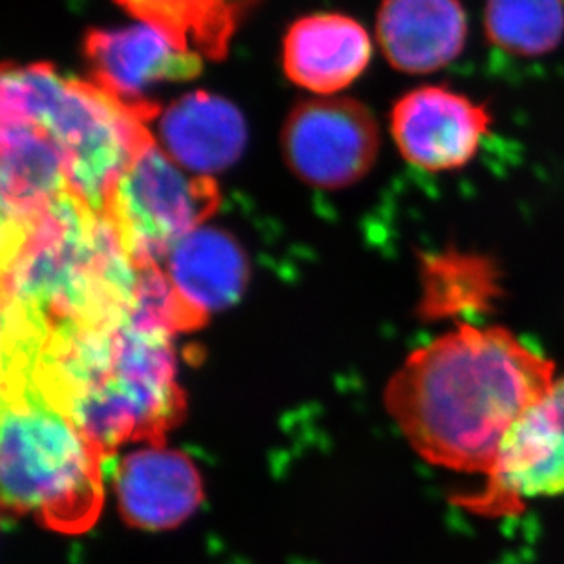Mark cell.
Wrapping results in <instances>:
<instances>
[{
	"label": "cell",
	"instance_id": "obj_6",
	"mask_svg": "<svg viewBox=\"0 0 564 564\" xmlns=\"http://www.w3.org/2000/svg\"><path fill=\"white\" fill-rule=\"evenodd\" d=\"M378 149L377 119L355 99L300 102L283 124V158L314 188L351 187L373 169Z\"/></svg>",
	"mask_w": 564,
	"mask_h": 564
},
{
	"label": "cell",
	"instance_id": "obj_8",
	"mask_svg": "<svg viewBox=\"0 0 564 564\" xmlns=\"http://www.w3.org/2000/svg\"><path fill=\"white\" fill-rule=\"evenodd\" d=\"M491 112L463 91L426 85L394 102L389 128L410 165L426 172L460 171L490 133Z\"/></svg>",
	"mask_w": 564,
	"mask_h": 564
},
{
	"label": "cell",
	"instance_id": "obj_14",
	"mask_svg": "<svg viewBox=\"0 0 564 564\" xmlns=\"http://www.w3.org/2000/svg\"><path fill=\"white\" fill-rule=\"evenodd\" d=\"M166 278L180 299L207 319L241 299L249 282V258L235 236L214 227L192 230L172 247Z\"/></svg>",
	"mask_w": 564,
	"mask_h": 564
},
{
	"label": "cell",
	"instance_id": "obj_10",
	"mask_svg": "<svg viewBox=\"0 0 564 564\" xmlns=\"http://www.w3.org/2000/svg\"><path fill=\"white\" fill-rule=\"evenodd\" d=\"M113 490L124 522L150 532L180 527L203 501L196 464L163 442L128 453L116 469Z\"/></svg>",
	"mask_w": 564,
	"mask_h": 564
},
{
	"label": "cell",
	"instance_id": "obj_18",
	"mask_svg": "<svg viewBox=\"0 0 564 564\" xmlns=\"http://www.w3.org/2000/svg\"><path fill=\"white\" fill-rule=\"evenodd\" d=\"M482 24L501 54L538 59L564 41V0H485Z\"/></svg>",
	"mask_w": 564,
	"mask_h": 564
},
{
	"label": "cell",
	"instance_id": "obj_5",
	"mask_svg": "<svg viewBox=\"0 0 564 564\" xmlns=\"http://www.w3.org/2000/svg\"><path fill=\"white\" fill-rule=\"evenodd\" d=\"M218 207V183L176 165L154 141L119 180L107 219L138 271L161 265L172 247L199 229Z\"/></svg>",
	"mask_w": 564,
	"mask_h": 564
},
{
	"label": "cell",
	"instance_id": "obj_1",
	"mask_svg": "<svg viewBox=\"0 0 564 564\" xmlns=\"http://www.w3.org/2000/svg\"><path fill=\"white\" fill-rule=\"evenodd\" d=\"M554 362L501 325L460 322L411 352L383 405L426 463L490 474L502 441L554 383Z\"/></svg>",
	"mask_w": 564,
	"mask_h": 564
},
{
	"label": "cell",
	"instance_id": "obj_2",
	"mask_svg": "<svg viewBox=\"0 0 564 564\" xmlns=\"http://www.w3.org/2000/svg\"><path fill=\"white\" fill-rule=\"evenodd\" d=\"M172 330L130 313L48 346L43 397L102 453L130 438L161 442L183 410Z\"/></svg>",
	"mask_w": 564,
	"mask_h": 564
},
{
	"label": "cell",
	"instance_id": "obj_16",
	"mask_svg": "<svg viewBox=\"0 0 564 564\" xmlns=\"http://www.w3.org/2000/svg\"><path fill=\"white\" fill-rule=\"evenodd\" d=\"M69 192L66 161L54 139L26 119L2 116L4 219L32 218Z\"/></svg>",
	"mask_w": 564,
	"mask_h": 564
},
{
	"label": "cell",
	"instance_id": "obj_11",
	"mask_svg": "<svg viewBox=\"0 0 564 564\" xmlns=\"http://www.w3.org/2000/svg\"><path fill=\"white\" fill-rule=\"evenodd\" d=\"M460 0H382L377 37L388 63L411 75L433 74L458 59L468 43Z\"/></svg>",
	"mask_w": 564,
	"mask_h": 564
},
{
	"label": "cell",
	"instance_id": "obj_7",
	"mask_svg": "<svg viewBox=\"0 0 564 564\" xmlns=\"http://www.w3.org/2000/svg\"><path fill=\"white\" fill-rule=\"evenodd\" d=\"M477 496L464 499L480 516H505L527 501L564 494V375L513 424Z\"/></svg>",
	"mask_w": 564,
	"mask_h": 564
},
{
	"label": "cell",
	"instance_id": "obj_17",
	"mask_svg": "<svg viewBox=\"0 0 564 564\" xmlns=\"http://www.w3.org/2000/svg\"><path fill=\"white\" fill-rule=\"evenodd\" d=\"M176 48L205 59L229 54L230 41L260 0H116Z\"/></svg>",
	"mask_w": 564,
	"mask_h": 564
},
{
	"label": "cell",
	"instance_id": "obj_15",
	"mask_svg": "<svg viewBox=\"0 0 564 564\" xmlns=\"http://www.w3.org/2000/svg\"><path fill=\"white\" fill-rule=\"evenodd\" d=\"M419 265L416 313L424 322L488 316L505 299V272L494 256L446 247L421 254Z\"/></svg>",
	"mask_w": 564,
	"mask_h": 564
},
{
	"label": "cell",
	"instance_id": "obj_3",
	"mask_svg": "<svg viewBox=\"0 0 564 564\" xmlns=\"http://www.w3.org/2000/svg\"><path fill=\"white\" fill-rule=\"evenodd\" d=\"M2 116L32 121L54 139L72 196L102 218L128 166L154 143L147 121L123 102L46 63L4 68Z\"/></svg>",
	"mask_w": 564,
	"mask_h": 564
},
{
	"label": "cell",
	"instance_id": "obj_4",
	"mask_svg": "<svg viewBox=\"0 0 564 564\" xmlns=\"http://www.w3.org/2000/svg\"><path fill=\"white\" fill-rule=\"evenodd\" d=\"M105 453L50 400L15 386L2 430L4 505L55 532L80 533L102 506Z\"/></svg>",
	"mask_w": 564,
	"mask_h": 564
},
{
	"label": "cell",
	"instance_id": "obj_13",
	"mask_svg": "<svg viewBox=\"0 0 564 564\" xmlns=\"http://www.w3.org/2000/svg\"><path fill=\"white\" fill-rule=\"evenodd\" d=\"M373 55L366 28L340 13L304 17L283 41V69L294 85L329 96L351 85Z\"/></svg>",
	"mask_w": 564,
	"mask_h": 564
},
{
	"label": "cell",
	"instance_id": "obj_12",
	"mask_svg": "<svg viewBox=\"0 0 564 564\" xmlns=\"http://www.w3.org/2000/svg\"><path fill=\"white\" fill-rule=\"evenodd\" d=\"M160 116L161 150L196 176L227 171L246 150V119L224 97L191 91Z\"/></svg>",
	"mask_w": 564,
	"mask_h": 564
},
{
	"label": "cell",
	"instance_id": "obj_9",
	"mask_svg": "<svg viewBox=\"0 0 564 564\" xmlns=\"http://www.w3.org/2000/svg\"><path fill=\"white\" fill-rule=\"evenodd\" d=\"M83 48L91 83L147 123L161 113L160 105L150 97L155 86L194 79L203 68V57L176 48L143 22L123 30L91 28Z\"/></svg>",
	"mask_w": 564,
	"mask_h": 564
}]
</instances>
